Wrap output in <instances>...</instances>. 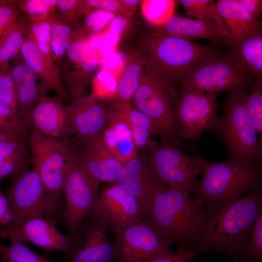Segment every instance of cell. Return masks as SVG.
Listing matches in <instances>:
<instances>
[{
	"label": "cell",
	"instance_id": "obj_25",
	"mask_svg": "<svg viewBox=\"0 0 262 262\" xmlns=\"http://www.w3.org/2000/svg\"><path fill=\"white\" fill-rule=\"evenodd\" d=\"M29 139L16 131L0 129V180L15 177L29 169Z\"/></svg>",
	"mask_w": 262,
	"mask_h": 262
},
{
	"label": "cell",
	"instance_id": "obj_34",
	"mask_svg": "<svg viewBox=\"0 0 262 262\" xmlns=\"http://www.w3.org/2000/svg\"><path fill=\"white\" fill-rule=\"evenodd\" d=\"M28 17L26 39L33 41L43 55L53 59L50 46L49 15Z\"/></svg>",
	"mask_w": 262,
	"mask_h": 262
},
{
	"label": "cell",
	"instance_id": "obj_13",
	"mask_svg": "<svg viewBox=\"0 0 262 262\" xmlns=\"http://www.w3.org/2000/svg\"><path fill=\"white\" fill-rule=\"evenodd\" d=\"M110 229L115 235L118 262H140L175 252L171 243L141 218L111 226Z\"/></svg>",
	"mask_w": 262,
	"mask_h": 262
},
{
	"label": "cell",
	"instance_id": "obj_17",
	"mask_svg": "<svg viewBox=\"0 0 262 262\" xmlns=\"http://www.w3.org/2000/svg\"><path fill=\"white\" fill-rule=\"evenodd\" d=\"M56 222L47 218H35L11 229H0V239L9 238L12 243L29 242L41 248L48 255L54 251L62 252L70 258L71 243L55 227Z\"/></svg>",
	"mask_w": 262,
	"mask_h": 262
},
{
	"label": "cell",
	"instance_id": "obj_55",
	"mask_svg": "<svg viewBox=\"0 0 262 262\" xmlns=\"http://www.w3.org/2000/svg\"></svg>",
	"mask_w": 262,
	"mask_h": 262
},
{
	"label": "cell",
	"instance_id": "obj_36",
	"mask_svg": "<svg viewBox=\"0 0 262 262\" xmlns=\"http://www.w3.org/2000/svg\"><path fill=\"white\" fill-rule=\"evenodd\" d=\"M118 79L109 71L101 68L93 77L91 93L92 98L103 99H117Z\"/></svg>",
	"mask_w": 262,
	"mask_h": 262
},
{
	"label": "cell",
	"instance_id": "obj_27",
	"mask_svg": "<svg viewBox=\"0 0 262 262\" xmlns=\"http://www.w3.org/2000/svg\"><path fill=\"white\" fill-rule=\"evenodd\" d=\"M152 33H163L189 40L206 39L222 43L225 33L216 24L174 16Z\"/></svg>",
	"mask_w": 262,
	"mask_h": 262
},
{
	"label": "cell",
	"instance_id": "obj_43",
	"mask_svg": "<svg viewBox=\"0 0 262 262\" xmlns=\"http://www.w3.org/2000/svg\"><path fill=\"white\" fill-rule=\"evenodd\" d=\"M115 16L99 9H93L85 16L84 29L91 37L98 35L109 26Z\"/></svg>",
	"mask_w": 262,
	"mask_h": 262
},
{
	"label": "cell",
	"instance_id": "obj_46",
	"mask_svg": "<svg viewBox=\"0 0 262 262\" xmlns=\"http://www.w3.org/2000/svg\"><path fill=\"white\" fill-rule=\"evenodd\" d=\"M196 255L194 248L179 245L173 254L155 257L140 262H192Z\"/></svg>",
	"mask_w": 262,
	"mask_h": 262
},
{
	"label": "cell",
	"instance_id": "obj_15",
	"mask_svg": "<svg viewBox=\"0 0 262 262\" xmlns=\"http://www.w3.org/2000/svg\"><path fill=\"white\" fill-rule=\"evenodd\" d=\"M110 223L95 215L83 222L76 236L71 240V254L69 262H113L117 253L107 231Z\"/></svg>",
	"mask_w": 262,
	"mask_h": 262
},
{
	"label": "cell",
	"instance_id": "obj_6",
	"mask_svg": "<svg viewBox=\"0 0 262 262\" xmlns=\"http://www.w3.org/2000/svg\"><path fill=\"white\" fill-rule=\"evenodd\" d=\"M247 96L246 90L228 93L223 115L211 131L225 144L228 157L262 164V143L247 110Z\"/></svg>",
	"mask_w": 262,
	"mask_h": 262
},
{
	"label": "cell",
	"instance_id": "obj_22",
	"mask_svg": "<svg viewBox=\"0 0 262 262\" xmlns=\"http://www.w3.org/2000/svg\"><path fill=\"white\" fill-rule=\"evenodd\" d=\"M215 4L227 29L222 44L235 46L262 29L260 21L253 17L238 0H218Z\"/></svg>",
	"mask_w": 262,
	"mask_h": 262
},
{
	"label": "cell",
	"instance_id": "obj_2",
	"mask_svg": "<svg viewBox=\"0 0 262 262\" xmlns=\"http://www.w3.org/2000/svg\"><path fill=\"white\" fill-rule=\"evenodd\" d=\"M189 195L186 191L163 186L141 218L172 244L178 243L195 249L206 208Z\"/></svg>",
	"mask_w": 262,
	"mask_h": 262
},
{
	"label": "cell",
	"instance_id": "obj_19",
	"mask_svg": "<svg viewBox=\"0 0 262 262\" xmlns=\"http://www.w3.org/2000/svg\"><path fill=\"white\" fill-rule=\"evenodd\" d=\"M77 143V147L72 142L73 156L80 168L99 183L115 182L123 165L107 150L101 136Z\"/></svg>",
	"mask_w": 262,
	"mask_h": 262
},
{
	"label": "cell",
	"instance_id": "obj_53",
	"mask_svg": "<svg viewBox=\"0 0 262 262\" xmlns=\"http://www.w3.org/2000/svg\"><path fill=\"white\" fill-rule=\"evenodd\" d=\"M121 35L113 33L107 30L104 36V43L111 48L115 47L121 38Z\"/></svg>",
	"mask_w": 262,
	"mask_h": 262
},
{
	"label": "cell",
	"instance_id": "obj_51",
	"mask_svg": "<svg viewBox=\"0 0 262 262\" xmlns=\"http://www.w3.org/2000/svg\"><path fill=\"white\" fill-rule=\"evenodd\" d=\"M122 6V16L129 20L134 14L138 5L141 3L140 0H119Z\"/></svg>",
	"mask_w": 262,
	"mask_h": 262
},
{
	"label": "cell",
	"instance_id": "obj_10",
	"mask_svg": "<svg viewBox=\"0 0 262 262\" xmlns=\"http://www.w3.org/2000/svg\"><path fill=\"white\" fill-rule=\"evenodd\" d=\"M252 78L233 59L224 53L207 58L194 66L182 78L181 87L217 94L249 90Z\"/></svg>",
	"mask_w": 262,
	"mask_h": 262
},
{
	"label": "cell",
	"instance_id": "obj_18",
	"mask_svg": "<svg viewBox=\"0 0 262 262\" xmlns=\"http://www.w3.org/2000/svg\"><path fill=\"white\" fill-rule=\"evenodd\" d=\"M115 182L135 199L141 216L149 207L158 192L164 186L153 173L147 157L139 153L122 165Z\"/></svg>",
	"mask_w": 262,
	"mask_h": 262
},
{
	"label": "cell",
	"instance_id": "obj_3",
	"mask_svg": "<svg viewBox=\"0 0 262 262\" xmlns=\"http://www.w3.org/2000/svg\"><path fill=\"white\" fill-rule=\"evenodd\" d=\"M144 70L172 84L201 61L223 53L214 45H201L192 40L151 33L142 41Z\"/></svg>",
	"mask_w": 262,
	"mask_h": 262
},
{
	"label": "cell",
	"instance_id": "obj_31",
	"mask_svg": "<svg viewBox=\"0 0 262 262\" xmlns=\"http://www.w3.org/2000/svg\"><path fill=\"white\" fill-rule=\"evenodd\" d=\"M29 17L19 16L14 21L0 38V65L9 63L20 52L28 32Z\"/></svg>",
	"mask_w": 262,
	"mask_h": 262
},
{
	"label": "cell",
	"instance_id": "obj_33",
	"mask_svg": "<svg viewBox=\"0 0 262 262\" xmlns=\"http://www.w3.org/2000/svg\"><path fill=\"white\" fill-rule=\"evenodd\" d=\"M178 2L183 7L186 15L191 18L215 23L226 34V25L213 0H179Z\"/></svg>",
	"mask_w": 262,
	"mask_h": 262
},
{
	"label": "cell",
	"instance_id": "obj_45",
	"mask_svg": "<svg viewBox=\"0 0 262 262\" xmlns=\"http://www.w3.org/2000/svg\"><path fill=\"white\" fill-rule=\"evenodd\" d=\"M19 13L17 0H0V38Z\"/></svg>",
	"mask_w": 262,
	"mask_h": 262
},
{
	"label": "cell",
	"instance_id": "obj_41",
	"mask_svg": "<svg viewBox=\"0 0 262 262\" xmlns=\"http://www.w3.org/2000/svg\"><path fill=\"white\" fill-rule=\"evenodd\" d=\"M57 9L59 18L71 25L77 18L86 16L91 11L86 0H57Z\"/></svg>",
	"mask_w": 262,
	"mask_h": 262
},
{
	"label": "cell",
	"instance_id": "obj_32",
	"mask_svg": "<svg viewBox=\"0 0 262 262\" xmlns=\"http://www.w3.org/2000/svg\"><path fill=\"white\" fill-rule=\"evenodd\" d=\"M144 66L142 56L135 54L128 59L118 81L117 100L131 102L139 85Z\"/></svg>",
	"mask_w": 262,
	"mask_h": 262
},
{
	"label": "cell",
	"instance_id": "obj_14",
	"mask_svg": "<svg viewBox=\"0 0 262 262\" xmlns=\"http://www.w3.org/2000/svg\"><path fill=\"white\" fill-rule=\"evenodd\" d=\"M99 63V58L84 32L72 43L57 63L63 83L72 101L84 96Z\"/></svg>",
	"mask_w": 262,
	"mask_h": 262
},
{
	"label": "cell",
	"instance_id": "obj_7",
	"mask_svg": "<svg viewBox=\"0 0 262 262\" xmlns=\"http://www.w3.org/2000/svg\"><path fill=\"white\" fill-rule=\"evenodd\" d=\"M178 96L173 84L143 70L138 89L131 100L132 105L147 116L153 127V135L161 142L180 146L172 122V111Z\"/></svg>",
	"mask_w": 262,
	"mask_h": 262
},
{
	"label": "cell",
	"instance_id": "obj_4",
	"mask_svg": "<svg viewBox=\"0 0 262 262\" xmlns=\"http://www.w3.org/2000/svg\"><path fill=\"white\" fill-rule=\"evenodd\" d=\"M200 174L192 193L205 207L234 199L262 187V164L242 159L228 157L220 163L205 160Z\"/></svg>",
	"mask_w": 262,
	"mask_h": 262
},
{
	"label": "cell",
	"instance_id": "obj_38",
	"mask_svg": "<svg viewBox=\"0 0 262 262\" xmlns=\"http://www.w3.org/2000/svg\"><path fill=\"white\" fill-rule=\"evenodd\" d=\"M248 94L246 108L262 142V80H255Z\"/></svg>",
	"mask_w": 262,
	"mask_h": 262
},
{
	"label": "cell",
	"instance_id": "obj_26",
	"mask_svg": "<svg viewBox=\"0 0 262 262\" xmlns=\"http://www.w3.org/2000/svg\"><path fill=\"white\" fill-rule=\"evenodd\" d=\"M20 52L24 62L34 72L37 78L49 91H55L63 100L72 101L63 83L60 70L53 59L43 55L32 40L26 39Z\"/></svg>",
	"mask_w": 262,
	"mask_h": 262
},
{
	"label": "cell",
	"instance_id": "obj_30",
	"mask_svg": "<svg viewBox=\"0 0 262 262\" xmlns=\"http://www.w3.org/2000/svg\"><path fill=\"white\" fill-rule=\"evenodd\" d=\"M49 22L51 52L57 64L64 56L72 43L84 32L75 29L73 25L62 20L55 13L49 15Z\"/></svg>",
	"mask_w": 262,
	"mask_h": 262
},
{
	"label": "cell",
	"instance_id": "obj_49",
	"mask_svg": "<svg viewBox=\"0 0 262 262\" xmlns=\"http://www.w3.org/2000/svg\"><path fill=\"white\" fill-rule=\"evenodd\" d=\"M130 20L122 15H116L110 22L108 31L116 34L121 35L127 29Z\"/></svg>",
	"mask_w": 262,
	"mask_h": 262
},
{
	"label": "cell",
	"instance_id": "obj_37",
	"mask_svg": "<svg viewBox=\"0 0 262 262\" xmlns=\"http://www.w3.org/2000/svg\"><path fill=\"white\" fill-rule=\"evenodd\" d=\"M0 255L1 262H51L20 242H13L8 246L0 244Z\"/></svg>",
	"mask_w": 262,
	"mask_h": 262
},
{
	"label": "cell",
	"instance_id": "obj_24",
	"mask_svg": "<svg viewBox=\"0 0 262 262\" xmlns=\"http://www.w3.org/2000/svg\"><path fill=\"white\" fill-rule=\"evenodd\" d=\"M10 66L16 96V117L23 121L40 98L47 95L49 90L41 84L37 85V77L22 58L17 56Z\"/></svg>",
	"mask_w": 262,
	"mask_h": 262
},
{
	"label": "cell",
	"instance_id": "obj_35",
	"mask_svg": "<svg viewBox=\"0 0 262 262\" xmlns=\"http://www.w3.org/2000/svg\"><path fill=\"white\" fill-rule=\"evenodd\" d=\"M177 0H143L141 3L142 14L154 28L164 24L175 16Z\"/></svg>",
	"mask_w": 262,
	"mask_h": 262
},
{
	"label": "cell",
	"instance_id": "obj_12",
	"mask_svg": "<svg viewBox=\"0 0 262 262\" xmlns=\"http://www.w3.org/2000/svg\"><path fill=\"white\" fill-rule=\"evenodd\" d=\"M31 164L46 188L62 197L66 164L72 154L71 141H62L29 130Z\"/></svg>",
	"mask_w": 262,
	"mask_h": 262
},
{
	"label": "cell",
	"instance_id": "obj_1",
	"mask_svg": "<svg viewBox=\"0 0 262 262\" xmlns=\"http://www.w3.org/2000/svg\"><path fill=\"white\" fill-rule=\"evenodd\" d=\"M205 208L196 240V255L219 252L229 256L232 262H241L249 232L262 213V190Z\"/></svg>",
	"mask_w": 262,
	"mask_h": 262
},
{
	"label": "cell",
	"instance_id": "obj_47",
	"mask_svg": "<svg viewBox=\"0 0 262 262\" xmlns=\"http://www.w3.org/2000/svg\"><path fill=\"white\" fill-rule=\"evenodd\" d=\"M91 10L99 9L115 16L122 15V9L119 0H86Z\"/></svg>",
	"mask_w": 262,
	"mask_h": 262
},
{
	"label": "cell",
	"instance_id": "obj_8",
	"mask_svg": "<svg viewBox=\"0 0 262 262\" xmlns=\"http://www.w3.org/2000/svg\"><path fill=\"white\" fill-rule=\"evenodd\" d=\"M147 156L154 176L163 186L192 193L205 160L190 156L179 146L151 140Z\"/></svg>",
	"mask_w": 262,
	"mask_h": 262
},
{
	"label": "cell",
	"instance_id": "obj_23",
	"mask_svg": "<svg viewBox=\"0 0 262 262\" xmlns=\"http://www.w3.org/2000/svg\"><path fill=\"white\" fill-rule=\"evenodd\" d=\"M108 121L101 135L104 146L122 165L138 154L131 129L125 118L110 106Z\"/></svg>",
	"mask_w": 262,
	"mask_h": 262
},
{
	"label": "cell",
	"instance_id": "obj_28",
	"mask_svg": "<svg viewBox=\"0 0 262 262\" xmlns=\"http://www.w3.org/2000/svg\"><path fill=\"white\" fill-rule=\"evenodd\" d=\"M224 54L233 59L255 80H262V29L248 35Z\"/></svg>",
	"mask_w": 262,
	"mask_h": 262
},
{
	"label": "cell",
	"instance_id": "obj_44",
	"mask_svg": "<svg viewBox=\"0 0 262 262\" xmlns=\"http://www.w3.org/2000/svg\"><path fill=\"white\" fill-rule=\"evenodd\" d=\"M0 129L13 131L29 139L27 125L14 115L10 107L0 100Z\"/></svg>",
	"mask_w": 262,
	"mask_h": 262
},
{
	"label": "cell",
	"instance_id": "obj_54",
	"mask_svg": "<svg viewBox=\"0 0 262 262\" xmlns=\"http://www.w3.org/2000/svg\"><path fill=\"white\" fill-rule=\"evenodd\" d=\"M1 227H0V229Z\"/></svg>",
	"mask_w": 262,
	"mask_h": 262
},
{
	"label": "cell",
	"instance_id": "obj_40",
	"mask_svg": "<svg viewBox=\"0 0 262 262\" xmlns=\"http://www.w3.org/2000/svg\"><path fill=\"white\" fill-rule=\"evenodd\" d=\"M0 100L7 105L16 116V92L9 63L0 65Z\"/></svg>",
	"mask_w": 262,
	"mask_h": 262
},
{
	"label": "cell",
	"instance_id": "obj_48",
	"mask_svg": "<svg viewBox=\"0 0 262 262\" xmlns=\"http://www.w3.org/2000/svg\"><path fill=\"white\" fill-rule=\"evenodd\" d=\"M125 63L121 57L116 54H112L103 61L102 68L105 69L113 74L118 80L123 70Z\"/></svg>",
	"mask_w": 262,
	"mask_h": 262
},
{
	"label": "cell",
	"instance_id": "obj_39",
	"mask_svg": "<svg viewBox=\"0 0 262 262\" xmlns=\"http://www.w3.org/2000/svg\"><path fill=\"white\" fill-rule=\"evenodd\" d=\"M241 262H262V213L258 216L249 232Z\"/></svg>",
	"mask_w": 262,
	"mask_h": 262
},
{
	"label": "cell",
	"instance_id": "obj_9",
	"mask_svg": "<svg viewBox=\"0 0 262 262\" xmlns=\"http://www.w3.org/2000/svg\"><path fill=\"white\" fill-rule=\"evenodd\" d=\"M218 94L181 87L178 91L172 111L175 132L180 140H196L206 130H211L218 117Z\"/></svg>",
	"mask_w": 262,
	"mask_h": 262
},
{
	"label": "cell",
	"instance_id": "obj_5",
	"mask_svg": "<svg viewBox=\"0 0 262 262\" xmlns=\"http://www.w3.org/2000/svg\"><path fill=\"white\" fill-rule=\"evenodd\" d=\"M5 195L8 221L2 229H13L35 218H47L56 223L61 218L62 197L48 191L33 170L28 169L14 177Z\"/></svg>",
	"mask_w": 262,
	"mask_h": 262
},
{
	"label": "cell",
	"instance_id": "obj_11",
	"mask_svg": "<svg viewBox=\"0 0 262 262\" xmlns=\"http://www.w3.org/2000/svg\"><path fill=\"white\" fill-rule=\"evenodd\" d=\"M99 184L80 168L72 153L66 168L65 203L61 218L70 241L84 221L93 214L98 198Z\"/></svg>",
	"mask_w": 262,
	"mask_h": 262
},
{
	"label": "cell",
	"instance_id": "obj_52",
	"mask_svg": "<svg viewBox=\"0 0 262 262\" xmlns=\"http://www.w3.org/2000/svg\"><path fill=\"white\" fill-rule=\"evenodd\" d=\"M8 207L6 196L3 194L0 189V227L4 228L8 221Z\"/></svg>",
	"mask_w": 262,
	"mask_h": 262
},
{
	"label": "cell",
	"instance_id": "obj_16",
	"mask_svg": "<svg viewBox=\"0 0 262 262\" xmlns=\"http://www.w3.org/2000/svg\"><path fill=\"white\" fill-rule=\"evenodd\" d=\"M22 121L29 130L52 139L62 141L72 140L68 106L58 95L41 97Z\"/></svg>",
	"mask_w": 262,
	"mask_h": 262
},
{
	"label": "cell",
	"instance_id": "obj_21",
	"mask_svg": "<svg viewBox=\"0 0 262 262\" xmlns=\"http://www.w3.org/2000/svg\"><path fill=\"white\" fill-rule=\"evenodd\" d=\"M92 215L103 218L110 223L111 226L140 218L141 212L135 199L115 182L106 186L99 194Z\"/></svg>",
	"mask_w": 262,
	"mask_h": 262
},
{
	"label": "cell",
	"instance_id": "obj_20",
	"mask_svg": "<svg viewBox=\"0 0 262 262\" xmlns=\"http://www.w3.org/2000/svg\"><path fill=\"white\" fill-rule=\"evenodd\" d=\"M67 106L73 141L82 142L101 136L108 121V107L101 100L83 96Z\"/></svg>",
	"mask_w": 262,
	"mask_h": 262
},
{
	"label": "cell",
	"instance_id": "obj_50",
	"mask_svg": "<svg viewBox=\"0 0 262 262\" xmlns=\"http://www.w3.org/2000/svg\"><path fill=\"white\" fill-rule=\"evenodd\" d=\"M247 12L258 19L262 11V0H238Z\"/></svg>",
	"mask_w": 262,
	"mask_h": 262
},
{
	"label": "cell",
	"instance_id": "obj_42",
	"mask_svg": "<svg viewBox=\"0 0 262 262\" xmlns=\"http://www.w3.org/2000/svg\"><path fill=\"white\" fill-rule=\"evenodd\" d=\"M18 11L29 16L49 15L57 9V0H17Z\"/></svg>",
	"mask_w": 262,
	"mask_h": 262
},
{
	"label": "cell",
	"instance_id": "obj_29",
	"mask_svg": "<svg viewBox=\"0 0 262 262\" xmlns=\"http://www.w3.org/2000/svg\"><path fill=\"white\" fill-rule=\"evenodd\" d=\"M110 106L122 115L129 124L137 148L147 149L153 135V127L149 118L136 109L131 102L117 99Z\"/></svg>",
	"mask_w": 262,
	"mask_h": 262
}]
</instances>
